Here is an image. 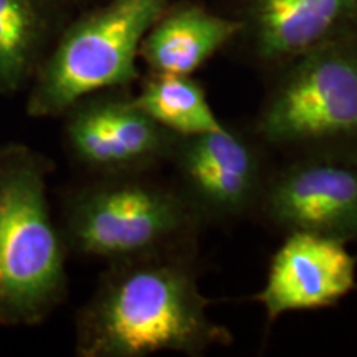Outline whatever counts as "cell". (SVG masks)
I'll return each mask as SVG.
<instances>
[{
  "label": "cell",
  "mask_w": 357,
  "mask_h": 357,
  "mask_svg": "<svg viewBox=\"0 0 357 357\" xmlns=\"http://www.w3.org/2000/svg\"><path fill=\"white\" fill-rule=\"evenodd\" d=\"M194 275L176 261L134 268L111 284L96 307L93 347L114 356L172 351L199 354L227 344Z\"/></svg>",
  "instance_id": "1"
},
{
  "label": "cell",
  "mask_w": 357,
  "mask_h": 357,
  "mask_svg": "<svg viewBox=\"0 0 357 357\" xmlns=\"http://www.w3.org/2000/svg\"><path fill=\"white\" fill-rule=\"evenodd\" d=\"M164 7L166 0H113L71 26L45 70L40 109L55 113L136 78L142 40Z\"/></svg>",
  "instance_id": "2"
},
{
  "label": "cell",
  "mask_w": 357,
  "mask_h": 357,
  "mask_svg": "<svg viewBox=\"0 0 357 357\" xmlns=\"http://www.w3.org/2000/svg\"><path fill=\"white\" fill-rule=\"evenodd\" d=\"M258 131L278 146L357 137V50L336 40L296 56L273 89Z\"/></svg>",
  "instance_id": "3"
},
{
  "label": "cell",
  "mask_w": 357,
  "mask_h": 357,
  "mask_svg": "<svg viewBox=\"0 0 357 357\" xmlns=\"http://www.w3.org/2000/svg\"><path fill=\"white\" fill-rule=\"evenodd\" d=\"M61 280L42 178L33 169H15L0 181V291L13 305L38 306L53 298Z\"/></svg>",
  "instance_id": "4"
},
{
  "label": "cell",
  "mask_w": 357,
  "mask_h": 357,
  "mask_svg": "<svg viewBox=\"0 0 357 357\" xmlns=\"http://www.w3.org/2000/svg\"><path fill=\"white\" fill-rule=\"evenodd\" d=\"M189 222V207L174 192L128 184L100 190L82 202L75 236L86 253L131 255L174 240Z\"/></svg>",
  "instance_id": "5"
},
{
  "label": "cell",
  "mask_w": 357,
  "mask_h": 357,
  "mask_svg": "<svg viewBox=\"0 0 357 357\" xmlns=\"http://www.w3.org/2000/svg\"><path fill=\"white\" fill-rule=\"evenodd\" d=\"M356 260L344 242L291 231L270 263L266 283L257 294L268 318L333 306L354 288Z\"/></svg>",
  "instance_id": "6"
},
{
  "label": "cell",
  "mask_w": 357,
  "mask_h": 357,
  "mask_svg": "<svg viewBox=\"0 0 357 357\" xmlns=\"http://www.w3.org/2000/svg\"><path fill=\"white\" fill-rule=\"evenodd\" d=\"M271 220L289 231L357 238V167L328 159L298 162L266 194Z\"/></svg>",
  "instance_id": "7"
},
{
  "label": "cell",
  "mask_w": 357,
  "mask_h": 357,
  "mask_svg": "<svg viewBox=\"0 0 357 357\" xmlns=\"http://www.w3.org/2000/svg\"><path fill=\"white\" fill-rule=\"evenodd\" d=\"M178 171L200 205L217 215L243 212L261 181L257 151L229 128L177 137Z\"/></svg>",
  "instance_id": "8"
},
{
  "label": "cell",
  "mask_w": 357,
  "mask_h": 357,
  "mask_svg": "<svg viewBox=\"0 0 357 357\" xmlns=\"http://www.w3.org/2000/svg\"><path fill=\"white\" fill-rule=\"evenodd\" d=\"M77 153L95 166H128L174 151L177 136L139 109L134 101L89 106L70 124Z\"/></svg>",
  "instance_id": "9"
},
{
  "label": "cell",
  "mask_w": 357,
  "mask_h": 357,
  "mask_svg": "<svg viewBox=\"0 0 357 357\" xmlns=\"http://www.w3.org/2000/svg\"><path fill=\"white\" fill-rule=\"evenodd\" d=\"M357 15V0H252L248 19L265 60L296 58L321 45Z\"/></svg>",
  "instance_id": "10"
},
{
  "label": "cell",
  "mask_w": 357,
  "mask_h": 357,
  "mask_svg": "<svg viewBox=\"0 0 357 357\" xmlns=\"http://www.w3.org/2000/svg\"><path fill=\"white\" fill-rule=\"evenodd\" d=\"M242 29L240 22L187 6L164 19L159 17L142 40L139 53L155 75L190 77Z\"/></svg>",
  "instance_id": "11"
},
{
  "label": "cell",
  "mask_w": 357,
  "mask_h": 357,
  "mask_svg": "<svg viewBox=\"0 0 357 357\" xmlns=\"http://www.w3.org/2000/svg\"><path fill=\"white\" fill-rule=\"evenodd\" d=\"M132 101L177 137L227 128L208 105L204 88L187 75H154Z\"/></svg>",
  "instance_id": "12"
},
{
  "label": "cell",
  "mask_w": 357,
  "mask_h": 357,
  "mask_svg": "<svg viewBox=\"0 0 357 357\" xmlns=\"http://www.w3.org/2000/svg\"><path fill=\"white\" fill-rule=\"evenodd\" d=\"M37 15L29 0H0V83L20 78L32 52Z\"/></svg>",
  "instance_id": "13"
}]
</instances>
